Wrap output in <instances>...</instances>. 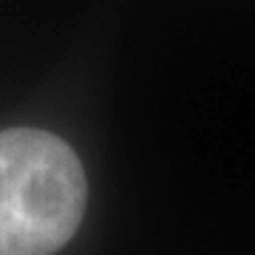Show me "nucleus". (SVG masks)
Returning a JSON list of instances; mask_svg holds the SVG:
<instances>
[{
  "instance_id": "1",
  "label": "nucleus",
  "mask_w": 255,
  "mask_h": 255,
  "mask_svg": "<svg viewBox=\"0 0 255 255\" xmlns=\"http://www.w3.org/2000/svg\"><path fill=\"white\" fill-rule=\"evenodd\" d=\"M88 182L60 136L0 130V255H54L85 216Z\"/></svg>"
}]
</instances>
